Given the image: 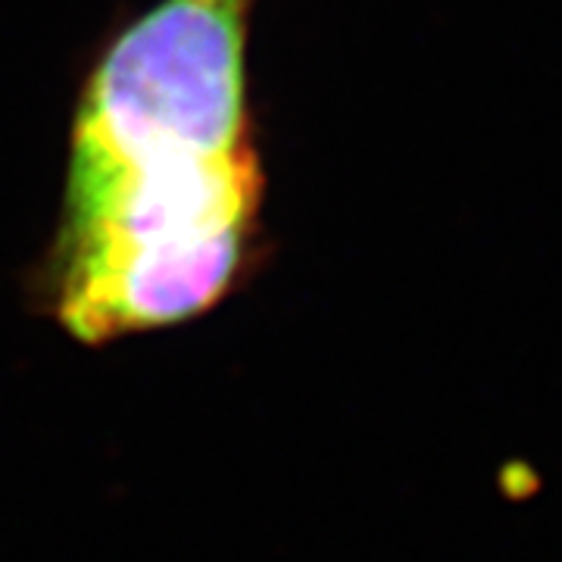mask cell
Here are the masks:
<instances>
[{
  "instance_id": "obj_1",
  "label": "cell",
  "mask_w": 562,
  "mask_h": 562,
  "mask_svg": "<svg viewBox=\"0 0 562 562\" xmlns=\"http://www.w3.org/2000/svg\"><path fill=\"white\" fill-rule=\"evenodd\" d=\"M247 0H160L94 60L38 303L85 347L206 316L260 254Z\"/></svg>"
}]
</instances>
